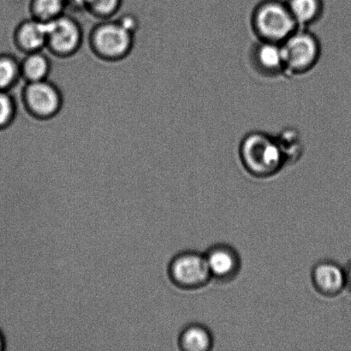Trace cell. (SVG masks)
I'll return each instance as SVG.
<instances>
[{
	"instance_id": "obj_6",
	"label": "cell",
	"mask_w": 351,
	"mask_h": 351,
	"mask_svg": "<svg viewBox=\"0 0 351 351\" xmlns=\"http://www.w3.org/2000/svg\"><path fill=\"white\" fill-rule=\"evenodd\" d=\"M26 111L34 118L49 119L60 112L63 97L56 85L47 80L26 82L22 91Z\"/></svg>"
},
{
	"instance_id": "obj_12",
	"label": "cell",
	"mask_w": 351,
	"mask_h": 351,
	"mask_svg": "<svg viewBox=\"0 0 351 351\" xmlns=\"http://www.w3.org/2000/svg\"><path fill=\"white\" fill-rule=\"evenodd\" d=\"M299 27L314 25L324 15L325 0H285Z\"/></svg>"
},
{
	"instance_id": "obj_4",
	"label": "cell",
	"mask_w": 351,
	"mask_h": 351,
	"mask_svg": "<svg viewBox=\"0 0 351 351\" xmlns=\"http://www.w3.org/2000/svg\"><path fill=\"white\" fill-rule=\"evenodd\" d=\"M134 34L117 19L103 20L92 30L90 46L96 56L102 60H121L132 50Z\"/></svg>"
},
{
	"instance_id": "obj_20",
	"label": "cell",
	"mask_w": 351,
	"mask_h": 351,
	"mask_svg": "<svg viewBox=\"0 0 351 351\" xmlns=\"http://www.w3.org/2000/svg\"><path fill=\"white\" fill-rule=\"evenodd\" d=\"M117 20H118L123 27H126L127 29L130 30V32L135 34L137 29V19L135 16L125 15L119 17V19Z\"/></svg>"
},
{
	"instance_id": "obj_2",
	"label": "cell",
	"mask_w": 351,
	"mask_h": 351,
	"mask_svg": "<svg viewBox=\"0 0 351 351\" xmlns=\"http://www.w3.org/2000/svg\"><path fill=\"white\" fill-rule=\"evenodd\" d=\"M257 40L282 44L298 29L285 0H259L250 16Z\"/></svg>"
},
{
	"instance_id": "obj_17",
	"label": "cell",
	"mask_w": 351,
	"mask_h": 351,
	"mask_svg": "<svg viewBox=\"0 0 351 351\" xmlns=\"http://www.w3.org/2000/svg\"><path fill=\"white\" fill-rule=\"evenodd\" d=\"M66 0H30L29 10L34 19L48 23L65 14Z\"/></svg>"
},
{
	"instance_id": "obj_15",
	"label": "cell",
	"mask_w": 351,
	"mask_h": 351,
	"mask_svg": "<svg viewBox=\"0 0 351 351\" xmlns=\"http://www.w3.org/2000/svg\"><path fill=\"white\" fill-rule=\"evenodd\" d=\"M179 346L186 351L209 350L213 346L211 333L202 325H189L182 330L179 337Z\"/></svg>"
},
{
	"instance_id": "obj_21",
	"label": "cell",
	"mask_w": 351,
	"mask_h": 351,
	"mask_svg": "<svg viewBox=\"0 0 351 351\" xmlns=\"http://www.w3.org/2000/svg\"><path fill=\"white\" fill-rule=\"evenodd\" d=\"M346 287H349L351 289V261L346 267Z\"/></svg>"
},
{
	"instance_id": "obj_8",
	"label": "cell",
	"mask_w": 351,
	"mask_h": 351,
	"mask_svg": "<svg viewBox=\"0 0 351 351\" xmlns=\"http://www.w3.org/2000/svg\"><path fill=\"white\" fill-rule=\"evenodd\" d=\"M249 60L251 67L261 77H287L281 44L256 40L250 47Z\"/></svg>"
},
{
	"instance_id": "obj_11",
	"label": "cell",
	"mask_w": 351,
	"mask_h": 351,
	"mask_svg": "<svg viewBox=\"0 0 351 351\" xmlns=\"http://www.w3.org/2000/svg\"><path fill=\"white\" fill-rule=\"evenodd\" d=\"M312 278L316 290L328 297L341 293L346 287V270L332 261H323L316 265Z\"/></svg>"
},
{
	"instance_id": "obj_22",
	"label": "cell",
	"mask_w": 351,
	"mask_h": 351,
	"mask_svg": "<svg viewBox=\"0 0 351 351\" xmlns=\"http://www.w3.org/2000/svg\"><path fill=\"white\" fill-rule=\"evenodd\" d=\"M6 347V340L5 336H3V332L0 331V351L5 350Z\"/></svg>"
},
{
	"instance_id": "obj_10",
	"label": "cell",
	"mask_w": 351,
	"mask_h": 351,
	"mask_svg": "<svg viewBox=\"0 0 351 351\" xmlns=\"http://www.w3.org/2000/svg\"><path fill=\"white\" fill-rule=\"evenodd\" d=\"M205 257L212 277L220 280H228L239 273L240 259L232 247L219 244L211 247Z\"/></svg>"
},
{
	"instance_id": "obj_19",
	"label": "cell",
	"mask_w": 351,
	"mask_h": 351,
	"mask_svg": "<svg viewBox=\"0 0 351 351\" xmlns=\"http://www.w3.org/2000/svg\"><path fill=\"white\" fill-rule=\"evenodd\" d=\"M123 0H87L86 10L103 20L111 19L118 13Z\"/></svg>"
},
{
	"instance_id": "obj_3",
	"label": "cell",
	"mask_w": 351,
	"mask_h": 351,
	"mask_svg": "<svg viewBox=\"0 0 351 351\" xmlns=\"http://www.w3.org/2000/svg\"><path fill=\"white\" fill-rule=\"evenodd\" d=\"M287 77H300L311 72L322 54L321 40L307 27L297 30L281 44Z\"/></svg>"
},
{
	"instance_id": "obj_13",
	"label": "cell",
	"mask_w": 351,
	"mask_h": 351,
	"mask_svg": "<svg viewBox=\"0 0 351 351\" xmlns=\"http://www.w3.org/2000/svg\"><path fill=\"white\" fill-rule=\"evenodd\" d=\"M20 65L22 80L25 84L47 80L51 71L50 60L41 51L25 54Z\"/></svg>"
},
{
	"instance_id": "obj_14",
	"label": "cell",
	"mask_w": 351,
	"mask_h": 351,
	"mask_svg": "<svg viewBox=\"0 0 351 351\" xmlns=\"http://www.w3.org/2000/svg\"><path fill=\"white\" fill-rule=\"evenodd\" d=\"M276 140L283 154L285 164H294L304 153V144L300 132L293 127H287L277 134Z\"/></svg>"
},
{
	"instance_id": "obj_1",
	"label": "cell",
	"mask_w": 351,
	"mask_h": 351,
	"mask_svg": "<svg viewBox=\"0 0 351 351\" xmlns=\"http://www.w3.org/2000/svg\"><path fill=\"white\" fill-rule=\"evenodd\" d=\"M239 152L243 167L256 178L271 177L287 166L276 137L260 130L243 137Z\"/></svg>"
},
{
	"instance_id": "obj_7",
	"label": "cell",
	"mask_w": 351,
	"mask_h": 351,
	"mask_svg": "<svg viewBox=\"0 0 351 351\" xmlns=\"http://www.w3.org/2000/svg\"><path fill=\"white\" fill-rule=\"evenodd\" d=\"M47 23V48L58 57H70L80 49L84 33L73 17L64 14Z\"/></svg>"
},
{
	"instance_id": "obj_9",
	"label": "cell",
	"mask_w": 351,
	"mask_h": 351,
	"mask_svg": "<svg viewBox=\"0 0 351 351\" xmlns=\"http://www.w3.org/2000/svg\"><path fill=\"white\" fill-rule=\"evenodd\" d=\"M13 43L24 54L43 51L47 48V23L34 17L21 21L14 29Z\"/></svg>"
},
{
	"instance_id": "obj_5",
	"label": "cell",
	"mask_w": 351,
	"mask_h": 351,
	"mask_svg": "<svg viewBox=\"0 0 351 351\" xmlns=\"http://www.w3.org/2000/svg\"><path fill=\"white\" fill-rule=\"evenodd\" d=\"M171 282L184 290L204 287L212 278L205 256L193 251L177 254L168 267Z\"/></svg>"
},
{
	"instance_id": "obj_16",
	"label": "cell",
	"mask_w": 351,
	"mask_h": 351,
	"mask_svg": "<svg viewBox=\"0 0 351 351\" xmlns=\"http://www.w3.org/2000/svg\"><path fill=\"white\" fill-rule=\"evenodd\" d=\"M21 80L19 58L12 53L0 54V91H12Z\"/></svg>"
},
{
	"instance_id": "obj_18",
	"label": "cell",
	"mask_w": 351,
	"mask_h": 351,
	"mask_svg": "<svg viewBox=\"0 0 351 351\" xmlns=\"http://www.w3.org/2000/svg\"><path fill=\"white\" fill-rule=\"evenodd\" d=\"M19 115V103L12 91H0V130L15 125Z\"/></svg>"
}]
</instances>
